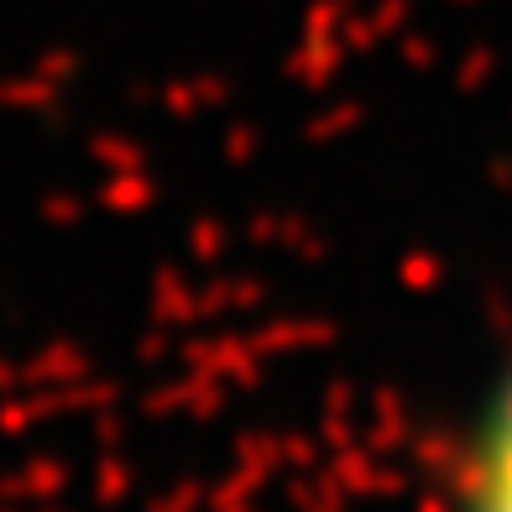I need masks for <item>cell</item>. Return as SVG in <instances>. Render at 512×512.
I'll list each match as a JSON object with an SVG mask.
<instances>
[{
  "label": "cell",
  "instance_id": "obj_1",
  "mask_svg": "<svg viewBox=\"0 0 512 512\" xmlns=\"http://www.w3.org/2000/svg\"><path fill=\"white\" fill-rule=\"evenodd\" d=\"M471 512H512V387H507V398L497 403L492 424L481 434Z\"/></svg>",
  "mask_w": 512,
  "mask_h": 512
}]
</instances>
